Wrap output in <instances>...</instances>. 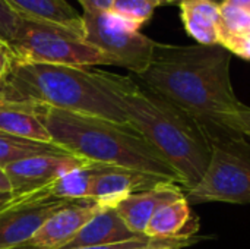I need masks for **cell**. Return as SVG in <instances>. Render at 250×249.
I'll use <instances>...</instances> for the list:
<instances>
[{
    "label": "cell",
    "instance_id": "obj_15",
    "mask_svg": "<svg viewBox=\"0 0 250 249\" xmlns=\"http://www.w3.org/2000/svg\"><path fill=\"white\" fill-rule=\"evenodd\" d=\"M199 219L186 197L163 205L149 220L145 236L151 239H190L198 236Z\"/></svg>",
    "mask_w": 250,
    "mask_h": 249
},
{
    "label": "cell",
    "instance_id": "obj_19",
    "mask_svg": "<svg viewBox=\"0 0 250 249\" xmlns=\"http://www.w3.org/2000/svg\"><path fill=\"white\" fill-rule=\"evenodd\" d=\"M44 154H69L53 142H38L31 139L18 138L0 131V167L7 164Z\"/></svg>",
    "mask_w": 250,
    "mask_h": 249
},
{
    "label": "cell",
    "instance_id": "obj_16",
    "mask_svg": "<svg viewBox=\"0 0 250 249\" xmlns=\"http://www.w3.org/2000/svg\"><path fill=\"white\" fill-rule=\"evenodd\" d=\"M0 131L23 139L53 142L45 125L29 103L0 100Z\"/></svg>",
    "mask_w": 250,
    "mask_h": 249
},
{
    "label": "cell",
    "instance_id": "obj_18",
    "mask_svg": "<svg viewBox=\"0 0 250 249\" xmlns=\"http://www.w3.org/2000/svg\"><path fill=\"white\" fill-rule=\"evenodd\" d=\"M105 169V164L88 163L76 167L47 186L48 192L56 198L63 200H89L91 188L97 176Z\"/></svg>",
    "mask_w": 250,
    "mask_h": 249
},
{
    "label": "cell",
    "instance_id": "obj_29",
    "mask_svg": "<svg viewBox=\"0 0 250 249\" xmlns=\"http://www.w3.org/2000/svg\"><path fill=\"white\" fill-rule=\"evenodd\" d=\"M161 1V6H164V4H182L183 1H190V0H160ZM214 1H218V3H223L224 0H214Z\"/></svg>",
    "mask_w": 250,
    "mask_h": 249
},
{
    "label": "cell",
    "instance_id": "obj_30",
    "mask_svg": "<svg viewBox=\"0 0 250 249\" xmlns=\"http://www.w3.org/2000/svg\"><path fill=\"white\" fill-rule=\"evenodd\" d=\"M15 249H32V248H25V247H21V248H15Z\"/></svg>",
    "mask_w": 250,
    "mask_h": 249
},
{
    "label": "cell",
    "instance_id": "obj_22",
    "mask_svg": "<svg viewBox=\"0 0 250 249\" xmlns=\"http://www.w3.org/2000/svg\"><path fill=\"white\" fill-rule=\"evenodd\" d=\"M157 239H151V238H139V239H133V241H126V242H120V244H113V245H101V247H82V248H73V249H133L139 248V247H145L149 245L152 242H155Z\"/></svg>",
    "mask_w": 250,
    "mask_h": 249
},
{
    "label": "cell",
    "instance_id": "obj_10",
    "mask_svg": "<svg viewBox=\"0 0 250 249\" xmlns=\"http://www.w3.org/2000/svg\"><path fill=\"white\" fill-rule=\"evenodd\" d=\"M101 207L92 200H78L54 213L23 245L32 249H60L98 213Z\"/></svg>",
    "mask_w": 250,
    "mask_h": 249
},
{
    "label": "cell",
    "instance_id": "obj_6",
    "mask_svg": "<svg viewBox=\"0 0 250 249\" xmlns=\"http://www.w3.org/2000/svg\"><path fill=\"white\" fill-rule=\"evenodd\" d=\"M190 205L205 203L250 204V141L231 139L211 145L208 167L190 191Z\"/></svg>",
    "mask_w": 250,
    "mask_h": 249
},
{
    "label": "cell",
    "instance_id": "obj_17",
    "mask_svg": "<svg viewBox=\"0 0 250 249\" xmlns=\"http://www.w3.org/2000/svg\"><path fill=\"white\" fill-rule=\"evenodd\" d=\"M13 12L23 18L45 21L59 26L82 31V15H79L66 0H3Z\"/></svg>",
    "mask_w": 250,
    "mask_h": 249
},
{
    "label": "cell",
    "instance_id": "obj_27",
    "mask_svg": "<svg viewBox=\"0 0 250 249\" xmlns=\"http://www.w3.org/2000/svg\"><path fill=\"white\" fill-rule=\"evenodd\" d=\"M16 198V195L12 192V191H7V192H0V211L4 210L13 200Z\"/></svg>",
    "mask_w": 250,
    "mask_h": 249
},
{
    "label": "cell",
    "instance_id": "obj_20",
    "mask_svg": "<svg viewBox=\"0 0 250 249\" xmlns=\"http://www.w3.org/2000/svg\"><path fill=\"white\" fill-rule=\"evenodd\" d=\"M160 6V0H113L110 12L142 28Z\"/></svg>",
    "mask_w": 250,
    "mask_h": 249
},
{
    "label": "cell",
    "instance_id": "obj_7",
    "mask_svg": "<svg viewBox=\"0 0 250 249\" xmlns=\"http://www.w3.org/2000/svg\"><path fill=\"white\" fill-rule=\"evenodd\" d=\"M82 31L85 43L98 48L110 66L141 75L152 60L157 41L142 34L138 25L111 12H82Z\"/></svg>",
    "mask_w": 250,
    "mask_h": 249
},
{
    "label": "cell",
    "instance_id": "obj_21",
    "mask_svg": "<svg viewBox=\"0 0 250 249\" xmlns=\"http://www.w3.org/2000/svg\"><path fill=\"white\" fill-rule=\"evenodd\" d=\"M21 19V15L13 12L3 0H0V40L9 44L18 31Z\"/></svg>",
    "mask_w": 250,
    "mask_h": 249
},
{
    "label": "cell",
    "instance_id": "obj_2",
    "mask_svg": "<svg viewBox=\"0 0 250 249\" xmlns=\"http://www.w3.org/2000/svg\"><path fill=\"white\" fill-rule=\"evenodd\" d=\"M133 81L86 66L12 60L0 79V100L41 104L129 125L123 97Z\"/></svg>",
    "mask_w": 250,
    "mask_h": 249
},
{
    "label": "cell",
    "instance_id": "obj_9",
    "mask_svg": "<svg viewBox=\"0 0 250 249\" xmlns=\"http://www.w3.org/2000/svg\"><path fill=\"white\" fill-rule=\"evenodd\" d=\"M88 163L70 154H44L10 163L4 167V172L12 192L19 197L44 189L64 173Z\"/></svg>",
    "mask_w": 250,
    "mask_h": 249
},
{
    "label": "cell",
    "instance_id": "obj_11",
    "mask_svg": "<svg viewBox=\"0 0 250 249\" xmlns=\"http://www.w3.org/2000/svg\"><path fill=\"white\" fill-rule=\"evenodd\" d=\"M167 181L123 167L105 166L92 183L89 200L100 207L114 208L127 197L157 188ZM173 183V182H171Z\"/></svg>",
    "mask_w": 250,
    "mask_h": 249
},
{
    "label": "cell",
    "instance_id": "obj_12",
    "mask_svg": "<svg viewBox=\"0 0 250 249\" xmlns=\"http://www.w3.org/2000/svg\"><path fill=\"white\" fill-rule=\"evenodd\" d=\"M186 197V191L171 182H166L149 191L138 192L120 201L114 208L125 225L139 236H145V229L152 216L166 204Z\"/></svg>",
    "mask_w": 250,
    "mask_h": 249
},
{
    "label": "cell",
    "instance_id": "obj_26",
    "mask_svg": "<svg viewBox=\"0 0 250 249\" xmlns=\"http://www.w3.org/2000/svg\"><path fill=\"white\" fill-rule=\"evenodd\" d=\"M223 3L234 6V7H237V9H240V10L250 15V0H224Z\"/></svg>",
    "mask_w": 250,
    "mask_h": 249
},
{
    "label": "cell",
    "instance_id": "obj_8",
    "mask_svg": "<svg viewBox=\"0 0 250 249\" xmlns=\"http://www.w3.org/2000/svg\"><path fill=\"white\" fill-rule=\"evenodd\" d=\"M72 203L53 197L47 188L16 197L0 211V249L23 247L48 217Z\"/></svg>",
    "mask_w": 250,
    "mask_h": 249
},
{
    "label": "cell",
    "instance_id": "obj_3",
    "mask_svg": "<svg viewBox=\"0 0 250 249\" xmlns=\"http://www.w3.org/2000/svg\"><path fill=\"white\" fill-rule=\"evenodd\" d=\"M53 144L89 163L142 172L182 186L171 164L130 125L32 104Z\"/></svg>",
    "mask_w": 250,
    "mask_h": 249
},
{
    "label": "cell",
    "instance_id": "obj_4",
    "mask_svg": "<svg viewBox=\"0 0 250 249\" xmlns=\"http://www.w3.org/2000/svg\"><path fill=\"white\" fill-rule=\"evenodd\" d=\"M129 125L136 129L177 172L190 191L202 179L211 145L199 128L179 109L133 81L123 97Z\"/></svg>",
    "mask_w": 250,
    "mask_h": 249
},
{
    "label": "cell",
    "instance_id": "obj_13",
    "mask_svg": "<svg viewBox=\"0 0 250 249\" xmlns=\"http://www.w3.org/2000/svg\"><path fill=\"white\" fill-rule=\"evenodd\" d=\"M139 238H145V236L135 235L125 225L116 208L101 207L98 213L75 235V238L60 249L113 245V244H120Z\"/></svg>",
    "mask_w": 250,
    "mask_h": 249
},
{
    "label": "cell",
    "instance_id": "obj_5",
    "mask_svg": "<svg viewBox=\"0 0 250 249\" xmlns=\"http://www.w3.org/2000/svg\"><path fill=\"white\" fill-rule=\"evenodd\" d=\"M7 47L12 60L86 68L110 66L108 59L98 48L85 43L83 34L23 16Z\"/></svg>",
    "mask_w": 250,
    "mask_h": 249
},
{
    "label": "cell",
    "instance_id": "obj_23",
    "mask_svg": "<svg viewBox=\"0 0 250 249\" xmlns=\"http://www.w3.org/2000/svg\"><path fill=\"white\" fill-rule=\"evenodd\" d=\"M236 122L239 131L250 141V107L242 104L236 113Z\"/></svg>",
    "mask_w": 250,
    "mask_h": 249
},
{
    "label": "cell",
    "instance_id": "obj_14",
    "mask_svg": "<svg viewBox=\"0 0 250 249\" xmlns=\"http://www.w3.org/2000/svg\"><path fill=\"white\" fill-rule=\"evenodd\" d=\"M180 18L186 32L204 45H221L224 19L221 3L214 0H190L179 4Z\"/></svg>",
    "mask_w": 250,
    "mask_h": 249
},
{
    "label": "cell",
    "instance_id": "obj_1",
    "mask_svg": "<svg viewBox=\"0 0 250 249\" xmlns=\"http://www.w3.org/2000/svg\"><path fill=\"white\" fill-rule=\"evenodd\" d=\"M231 53L220 45L157 43L139 84L185 113L209 145L246 138L236 113L243 104L231 84Z\"/></svg>",
    "mask_w": 250,
    "mask_h": 249
},
{
    "label": "cell",
    "instance_id": "obj_28",
    "mask_svg": "<svg viewBox=\"0 0 250 249\" xmlns=\"http://www.w3.org/2000/svg\"><path fill=\"white\" fill-rule=\"evenodd\" d=\"M7 191H12V186L4 169L0 167V192H7Z\"/></svg>",
    "mask_w": 250,
    "mask_h": 249
},
{
    "label": "cell",
    "instance_id": "obj_24",
    "mask_svg": "<svg viewBox=\"0 0 250 249\" xmlns=\"http://www.w3.org/2000/svg\"><path fill=\"white\" fill-rule=\"evenodd\" d=\"M83 12H110L113 0H78Z\"/></svg>",
    "mask_w": 250,
    "mask_h": 249
},
{
    "label": "cell",
    "instance_id": "obj_25",
    "mask_svg": "<svg viewBox=\"0 0 250 249\" xmlns=\"http://www.w3.org/2000/svg\"><path fill=\"white\" fill-rule=\"evenodd\" d=\"M12 62V54L10 50L6 44V41L0 40V79L4 76V73L7 72L9 66Z\"/></svg>",
    "mask_w": 250,
    "mask_h": 249
}]
</instances>
